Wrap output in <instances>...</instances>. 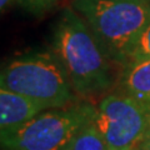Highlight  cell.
<instances>
[{
	"mask_svg": "<svg viewBox=\"0 0 150 150\" xmlns=\"http://www.w3.org/2000/svg\"><path fill=\"white\" fill-rule=\"evenodd\" d=\"M93 120L109 150H135L150 128V105L120 90L108 93Z\"/></svg>",
	"mask_w": 150,
	"mask_h": 150,
	"instance_id": "5",
	"label": "cell"
},
{
	"mask_svg": "<svg viewBox=\"0 0 150 150\" xmlns=\"http://www.w3.org/2000/svg\"><path fill=\"white\" fill-rule=\"evenodd\" d=\"M0 88L59 109L80 101L62 63L53 51L35 50L11 59L1 68Z\"/></svg>",
	"mask_w": 150,
	"mask_h": 150,
	"instance_id": "3",
	"label": "cell"
},
{
	"mask_svg": "<svg viewBox=\"0 0 150 150\" xmlns=\"http://www.w3.org/2000/svg\"><path fill=\"white\" fill-rule=\"evenodd\" d=\"M50 44L80 99L104 95L115 85V64L71 5L60 13Z\"/></svg>",
	"mask_w": 150,
	"mask_h": 150,
	"instance_id": "1",
	"label": "cell"
},
{
	"mask_svg": "<svg viewBox=\"0 0 150 150\" xmlns=\"http://www.w3.org/2000/svg\"><path fill=\"white\" fill-rule=\"evenodd\" d=\"M70 5L120 68L150 20V0H71Z\"/></svg>",
	"mask_w": 150,
	"mask_h": 150,
	"instance_id": "2",
	"label": "cell"
},
{
	"mask_svg": "<svg viewBox=\"0 0 150 150\" xmlns=\"http://www.w3.org/2000/svg\"><path fill=\"white\" fill-rule=\"evenodd\" d=\"M135 150H150V128L146 131V134H145L143 140L139 143L138 146L135 148Z\"/></svg>",
	"mask_w": 150,
	"mask_h": 150,
	"instance_id": "11",
	"label": "cell"
},
{
	"mask_svg": "<svg viewBox=\"0 0 150 150\" xmlns=\"http://www.w3.org/2000/svg\"><path fill=\"white\" fill-rule=\"evenodd\" d=\"M63 150H109L94 120L78 130Z\"/></svg>",
	"mask_w": 150,
	"mask_h": 150,
	"instance_id": "8",
	"label": "cell"
},
{
	"mask_svg": "<svg viewBox=\"0 0 150 150\" xmlns=\"http://www.w3.org/2000/svg\"><path fill=\"white\" fill-rule=\"evenodd\" d=\"M14 1L16 3V0H0V8H1V10H3V11H5L6 9L10 6Z\"/></svg>",
	"mask_w": 150,
	"mask_h": 150,
	"instance_id": "12",
	"label": "cell"
},
{
	"mask_svg": "<svg viewBox=\"0 0 150 150\" xmlns=\"http://www.w3.org/2000/svg\"><path fill=\"white\" fill-rule=\"evenodd\" d=\"M48 110L38 101L0 88V135L10 133Z\"/></svg>",
	"mask_w": 150,
	"mask_h": 150,
	"instance_id": "6",
	"label": "cell"
},
{
	"mask_svg": "<svg viewBox=\"0 0 150 150\" xmlns=\"http://www.w3.org/2000/svg\"><path fill=\"white\" fill-rule=\"evenodd\" d=\"M60 0H16V4L26 14L41 16L58 5Z\"/></svg>",
	"mask_w": 150,
	"mask_h": 150,
	"instance_id": "10",
	"label": "cell"
},
{
	"mask_svg": "<svg viewBox=\"0 0 150 150\" xmlns=\"http://www.w3.org/2000/svg\"><path fill=\"white\" fill-rule=\"evenodd\" d=\"M118 90L150 105V58L130 60L120 68Z\"/></svg>",
	"mask_w": 150,
	"mask_h": 150,
	"instance_id": "7",
	"label": "cell"
},
{
	"mask_svg": "<svg viewBox=\"0 0 150 150\" xmlns=\"http://www.w3.org/2000/svg\"><path fill=\"white\" fill-rule=\"evenodd\" d=\"M96 105L78 101L41 111L16 130L0 135L1 150H63L78 130L94 119Z\"/></svg>",
	"mask_w": 150,
	"mask_h": 150,
	"instance_id": "4",
	"label": "cell"
},
{
	"mask_svg": "<svg viewBox=\"0 0 150 150\" xmlns=\"http://www.w3.org/2000/svg\"><path fill=\"white\" fill-rule=\"evenodd\" d=\"M142 58H150V20L145 25L142 34L135 40L133 46H131L128 55V62L134 59H142Z\"/></svg>",
	"mask_w": 150,
	"mask_h": 150,
	"instance_id": "9",
	"label": "cell"
}]
</instances>
